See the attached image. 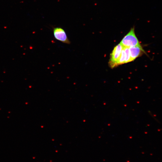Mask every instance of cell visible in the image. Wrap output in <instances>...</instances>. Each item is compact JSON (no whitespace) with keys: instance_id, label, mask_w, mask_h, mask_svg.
I'll use <instances>...</instances> for the list:
<instances>
[{"instance_id":"1","label":"cell","mask_w":162,"mask_h":162,"mask_svg":"<svg viewBox=\"0 0 162 162\" xmlns=\"http://www.w3.org/2000/svg\"><path fill=\"white\" fill-rule=\"evenodd\" d=\"M120 43L123 47L128 48L141 45L135 34L134 27L131 28Z\"/></svg>"},{"instance_id":"2","label":"cell","mask_w":162,"mask_h":162,"mask_svg":"<svg viewBox=\"0 0 162 162\" xmlns=\"http://www.w3.org/2000/svg\"><path fill=\"white\" fill-rule=\"evenodd\" d=\"M123 46L119 43L114 48L110 54L109 64L111 68L116 66V64L121 56Z\"/></svg>"},{"instance_id":"3","label":"cell","mask_w":162,"mask_h":162,"mask_svg":"<svg viewBox=\"0 0 162 162\" xmlns=\"http://www.w3.org/2000/svg\"><path fill=\"white\" fill-rule=\"evenodd\" d=\"M54 37L57 40L62 43L70 44V42L64 30L61 27H57L53 29Z\"/></svg>"},{"instance_id":"4","label":"cell","mask_w":162,"mask_h":162,"mask_svg":"<svg viewBox=\"0 0 162 162\" xmlns=\"http://www.w3.org/2000/svg\"><path fill=\"white\" fill-rule=\"evenodd\" d=\"M129 49L131 62L145 53L141 45L131 46L129 48Z\"/></svg>"},{"instance_id":"5","label":"cell","mask_w":162,"mask_h":162,"mask_svg":"<svg viewBox=\"0 0 162 162\" xmlns=\"http://www.w3.org/2000/svg\"><path fill=\"white\" fill-rule=\"evenodd\" d=\"M125 55L124 50L123 49L122 50L121 54L120 57L117 62L116 64V66L118 65H121L125 63Z\"/></svg>"},{"instance_id":"6","label":"cell","mask_w":162,"mask_h":162,"mask_svg":"<svg viewBox=\"0 0 162 162\" xmlns=\"http://www.w3.org/2000/svg\"><path fill=\"white\" fill-rule=\"evenodd\" d=\"M125 55V63L130 62V56L129 48L123 47Z\"/></svg>"}]
</instances>
